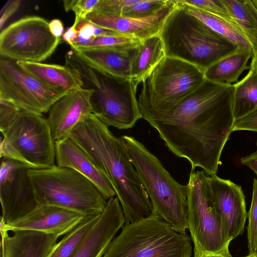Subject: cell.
I'll return each mask as SVG.
<instances>
[{"mask_svg":"<svg viewBox=\"0 0 257 257\" xmlns=\"http://www.w3.org/2000/svg\"><path fill=\"white\" fill-rule=\"evenodd\" d=\"M140 41L139 40L128 36H99L91 38L90 41L84 46L75 49L109 47L126 44L135 43Z\"/></svg>","mask_w":257,"mask_h":257,"instance_id":"1f68e13d","label":"cell"},{"mask_svg":"<svg viewBox=\"0 0 257 257\" xmlns=\"http://www.w3.org/2000/svg\"><path fill=\"white\" fill-rule=\"evenodd\" d=\"M1 133V158L14 160L30 169L55 165V142L42 114L21 109Z\"/></svg>","mask_w":257,"mask_h":257,"instance_id":"30bf717a","label":"cell"},{"mask_svg":"<svg viewBox=\"0 0 257 257\" xmlns=\"http://www.w3.org/2000/svg\"><path fill=\"white\" fill-rule=\"evenodd\" d=\"M68 92L43 84L23 70L16 61L0 60V98L21 110L46 113Z\"/></svg>","mask_w":257,"mask_h":257,"instance_id":"7c38bea8","label":"cell"},{"mask_svg":"<svg viewBox=\"0 0 257 257\" xmlns=\"http://www.w3.org/2000/svg\"><path fill=\"white\" fill-rule=\"evenodd\" d=\"M93 91L84 88L71 91L51 106L47 119L55 142L69 137L81 120L92 113L90 99Z\"/></svg>","mask_w":257,"mask_h":257,"instance_id":"2e32d148","label":"cell"},{"mask_svg":"<svg viewBox=\"0 0 257 257\" xmlns=\"http://www.w3.org/2000/svg\"><path fill=\"white\" fill-rule=\"evenodd\" d=\"M250 1L252 4L253 5V7L257 11V0H250Z\"/></svg>","mask_w":257,"mask_h":257,"instance_id":"7bdbcfd3","label":"cell"},{"mask_svg":"<svg viewBox=\"0 0 257 257\" xmlns=\"http://www.w3.org/2000/svg\"><path fill=\"white\" fill-rule=\"evenodd\" d=\"M208 183L215 208L232 240L243 232L247 217L241 187L216 175H208Z\"/></svg>","mask_w":257,"mask_h":257,"instance_id":"5bb4252c","label":"cell"},{"mask_svg":"<svg viewBox=\"0 0 257 257\" xmlns=\"http://www.w3.org/2000/svg\"><path fill=\"white\" fill-rule=\"evenodd\" d=\"M191 239L152 213L125 224L102 257H191Z\"/></svg>","mask_w":257,"mask_h":257,"instance_id":"52a82bcc","label":"cell"},{"mask_svg":"<svg viewBox=\"0 0 257 257\" xmlns=\"http://www.w3.org/2000/svg\"><path fill=\"white\" fill-rule=\"evenodd\" d=\"M120 139L136 170L153 206V213L174 230L188 229L187 185L178 182L159 159L134 137Z\"/></svg>","mask_w":257,"mask_h":257,"instance_id":"277c9868","label":"cell"},{"mask_svg":"<svg viewBox=\"0 0 257 257\" xmlns=\"http://www.w3.org/2000/svg\"><path fill=\"white\" fill-rule=\"evenodd\" d=\"M181 1L189 13L233 43L239 49L253 52L251 45L233 20L216 16Z\"/></svg>","mask_w":257,"mask_h":257,"instance_id":"d4e9b609","label":"cell"},{"mask_svg":"<svg viewBox=\"0 0 257 257\" xmlns=\"http://www.w3.org/2000/svg\"><path fill=\"white\" fill-rule=\"evenodd\" d=\"M256 146H257V141H256ZM256 151H257V150H256Z\"/></svg>","mask_w":257,"mask_h":257,"instance_id":"f6af8a7d","label":"cell"},{"mask_svg":"<svg viewBox=\"0 0 257 257\" xmlns=\"http://www.w3.org/2000/svg\"><path fill=\"white\" fill-rule=\"evenodd\" d=\"M51 33L57 38H61L64 32V26L61 20L53 19L49 24Z\"/></svg>","mask_w":257,"mask_h":257,"instance_id":"74e56055","label":"cell"},{"mask_svg":"<svg viewBox=\"0 0 257 257\" xmlns=\"http://www.w3.org/2000/svg\"><path fill=\"white\" fill-rule=\"evenodd\" d=\"M247 227V242L249 253L257 252V179H254L252 196Z\"/></svg>","mask_w":257,"mask_h":257,"instance_id":"f546056e","label":"cell"},{"mask_svg":"<svg viewBox=\"0 0 257 257\" xmlns=\"http://www.w3.org/2000/svg\"><path fill=\"white\" fill-rule=\"evenodd\" d=\"M250 66L254 67L257 70V55L252 57Z\"/></svg>","mask_w":257,"mask_h":257,"instance_id":"b9f144b4","label":"cell"},{"mask_svg":"<svg viewBox=\"0 0 257 257\" xmlns=\"http://www.w3.org/2000/svg\"><path fill=\"white\" fill-rule=\"evenodd\" d=\"M29 175L39 205L64 208L87 216L104 210L106 200L97 188L76 171L56 165L30 169Z\"/></svg>","mask_w":257,"mask_h":257,"instance_id":"8992f818","label":"cell"},{"mask_svg":"<svg viewBox=\"0 0 257 257\" xmlns=\"http://www.w3.org/2000/svg\"><path fill=\"white\" fill-rule=\"evenodd\" d=\"M87 217L82 214L53 205H39L31 213L11 224L1 222L5 231L29 230L59 236L72 230Z\"/></svg>","mask_w":257,"mask_h":257,"instance_id":"ac0fdd59","label":"cell"},{"mask_svg":"<svg viewBox=\"0 0 257 257\" xmlns=\"http://www.w3.org/2000/svg\"><path fill=\"white\" fill-rule=\"evenodd\" d=\"M59 167L73 169L90 181L107 200L116 195L110 181L90 156L69 137L55 142Z\"/></svg>","mask_w":257,"mask_h":257,"instance_id":"d6986e66","label":"cell"},{"mask_svg":"<svg viewBox=\"0 0 257 257\" xmlns=\"http://www.w3.org/2000/svg\"><path fill=\"white\" fill-rule=\"evenodd\" d=\"M233 22L252 48L253 56L257 55V31L252 18L242 1L221 0Z\"/></svg>","mask_w":257,"mask_h":257,"instance_id":"83f0119b","label":"cell"},{"mask_svg":"<svg viewBox=\"0 0 257 257\" xmlns=\"http://www.w3.org/2000/svg\"><path fill=\"white\" fill-rule=\"evenodd\" d=\"M78 36L84 40L99 36H128L117 32L102 28L85 20L80 22L77 26ZM130 37V36H128Z\"/></svg>","mask_w":257,"mask_h":257,"instance_id":"836d02e7","label":"cell"},{"mask_svg":"<svg viewBox=\"0 0 257 257\" xmlns=\"http://www.w3.org/2000/svg\"><path fill=\"white\" fill-rule=\"evenodd\" d=\"M204 71L176 58L165 56L143 82L138 103L141 113L167 111L205 81Z\"/></svg>","mask_w":257,"mask_h":257,"instance_id":"9c48e42d","label":"cell"},{"mask_svg":"<svg viewBox=\"0 0 257 257\" xmlns=\"http://www.w3.org/2000/svg\"><path fill=\"white\" fill-rule=\"evenodd\" d=\"M100 214L86 217L79 224L56 243L48 257H71L94 225Z\"/></svg>","mask_w":257,"mask_h":257,"instance_id":"4316f807","label":"cell"},{"mask_svg":"<svg viewBox=\"0 0 257 257\" xmlns=\"http://www.w3.org/2000/svg\"><path fill=\"white\" fill-rule=\"evenodd\" d=\"M65 65L79 72L83 88L93 90L90 99L92 113L106 126L129 129L142 118L136 97L138 84L134 79L94 69L72 50L65 55Z\"/></svg>","mask_w":257,"mask_h":257,"instance_id":"5b68a950","label":"cell"},{"mask_svg":"<svg viewBox=\"0 0 257 257\" xmlns=\"http://www.w3.org/2000/svg\"><path fill=\"white\" fill-rule=\"evenodd\" d=\"M183 2L212 15L232 20L221 0H182Z\"/></svg>","mask_w":257,"mask_h":257,"instance_id":"d6a6232c","label":"cell"},{"mask_svg":"<svg viewBox=\"0 0 257 257\" xmlns=\"http://www.w3.org/2000/svg\"><path fill=\"white\" fill-rule=\"evenodd\" d=\"M30 169L10 158H1V222H16L39 206L29 175Z\"/></svg>","mask_w":257,"mask_h":257,"instance_id":"4fadbf2b","label":"cell"},{"mask_svg":"<svg viewBox=\"0 0 257 257\" xmlns=\"http://www.w3.org/2000/svg\"><path fill=\"white\" fill-rule=\"evenodd\" d=\"M242 2L246 9L250 14L257 31V11L253 7L250 0H243Z\"/></svg>","mask_w":257,"mask_h":257,"instance_id":"60d3db41","label":"cell"},{"mask_svg":"<svg viewBox=\"0 0 257 257\" xmlns=\"http://www.w3.org/2000/svg\"><path fill=\"white\" fill-rule=\"evenodd\" d=\"M16 63L27 73L49 87L66 92L83 88L79 72L65 65L24 61H18Z\"/></svg>","mask_w":257,"mask_h":257,"instance_id":"7402d4cb","label":"cell"},{"mask_svg":"<svg viewBox=\"0 0 257 257\" xmlns=\"http://www.w3.org/2000/svg\"><path fill=\"white\" fill-rule=\"evenodd\" d=\"M245 130L257 133V108L234 121L233 131Z\"/></svg>","mask_w":257,"mask_h":257,"instance_id":"d590c367","label":"cell"},{"mask_svg":"<svg viewBox=\"0 0 257 257\" xmlns=\"http://www.w3.org/2000/svg\"><path fill=\"white\" fill-rule=\"evenodd\" d=\"M139 0H99L94 11L104 14L120 16L122 9L126 6L133 5Z\"/></svg>","mask_w":257,"mask_h":257,"instance_id":"e575fe53","label":"cell"},{"mask_svg":"<svg viewBox=\"0 0 257 257\" xmlns=\"http://www.w3.org/2000/svg\"><path fill=\"white\" fill-rule=\"evenodd\" d=\"M233 85L232 113L235 120L257 108V70L250 66L246 75Z\"/></svg>","mask_w":257,"mask_h":257,"instance_id":"484cf974","label":"cell"},{"mask_svg":"<svg viewBox=\"0 0 257 257\" xmlns=\"http://www.w3.org/2000/svg\"><path fill=\"white\" fill-rule=\"evenodd\" d=\"M234 85L205 79L170 110L141 113L172 153L187 159L191 170L216 175L224 145L233 132Z\"/></svg>","mask_w":257,"mask_h":257,"instance_id":"6da1fadb","label":"cell"},{"mask_svg":"<svg viewBox=\"0 0 257 257\" xmlns=\"http://www.w3.org/2000/svg\"><path fill=\"white\" fill-rule=\"evenodd\" d=\"M243 257H257V252L249 253L248 255Z\"/></svg>","mask_w":257,"mask_h":257,"instance_id":"ee69618b","label":"cell"},{"mask_svg":"<svg viewBox=\"0 0 257 257\" xmlns=\"http://www.w3.org/2000/svg\"><path fill=\"white\" fill-rule=\"evenodd\" d=\"M21 2L20 0L9 1L8 4H6L3 8L1 12L0 29L1 31L7 20L17 11L21 5Z\"/></svg>","mask_w":257,"mask_h":257,"instance_id":"8d00e7d4","label":"cell"},{"mask_svg":"<svg viewBox=\"0 0 257 257\" xmlns=\"http://www.w3.org/2000/svg\"><path fill=\"white\" fill-rule=\"evenodd\" d=\"M166 56L159 35L140 41L132 58L131 78L139 85Z\"/></svg>","mask_w":257,"mask_h":257,"instance_id":"603a6c76","label":"cell"},{"mask_svg":"<svg viewBox=\"0 0 257 257\" xmlns=\"http://www.w3.org/2000/svg\"><path fill=\"white\" fill-rule=\"evenodd\" d=\"M253 56V52L239 49L219 60L204 71L206 79L223 85L237 81L241 74L248 68L247 64Z\"/></svg>","mask_w":257,"mask_h":257,"instance_id":"cb8c5ba5","label":"cell"},{"mask_svg":"<svg viewBox=\"0 0 257 257\" xmlns=\"http://www.w3.org/2000/svg\"><path fill=\"white\" fill-rule=\"evenodd\" d=\"M139 42L109 47L72 50L94 69L112 75L132 79L131 63Z\"/></svg>","mask_w":257,"mask_h":257,"instance_id":"ffe728a7","label":"cell"},{"mask_svg":"<svg viewBox=\"0 0 257 257\" xmlns=\"http://www.w3.org/2000/svg\"><path fill=\"white\" fill-rule=\"evenodd\" d=\"M168 0H139L133 5L125 6L122 10L121 17L129 18H144L156 13Z\"/></svg>","mask_w":257,"mask_h":257,"instance_id":"f1b7e54d","label":"cell"},{"mask_svg":"<svg viewBox=\"0 0 257 257\" xmlns=\"http://www.w3.org/2000/svg\"><path fill=\"white\" fill-rule=\"evenodd\" d=\"M48 23L38 16L23 18L2 30L0 54L16 61L39 62L55 51L61 41L51 33Z\"/></svg>","mask_w":257,"mask_h":257,"instance_id":"8fae6325","label":"cell"},{"mask_svg":"<svg viewBox=\"0 0 257 257\" xmlns=\"http://www.w3.org/2000/svg\"><path fill=\"white\" fill-rule=\"evenodd\" d=\"M159 35L166 56L184 60L204 71L239 50L189 13L181 0L165 20Z\"/></svg>","mask_w":257,"mask_h":257,"instance_id":"3957f363","label":"cell"},{"mask_svg":"<svg viewBox=\"0 0 257 257\" xmlns=\"http://www.w3.org/2000/svg\"><path fill=\"white\" fill-rule=\"evenodd\" d=\"M241 162L250 168L257 175V151L243 157L241 159Z\"/></svg>","mask_w":257,"mask_h":257,"instance_id":"f35d334b","label":"cell"},{"mask_svg":"<svg viewBox=\"0 0 257 257\" xmlns=\"http://www.w3.org/2000/svg\"><path fill=\"white\" fill-rule=\"evenodd\" d=\"M177 0H168L156 13L144 18H129L102 14H89L85 21L140 41L159 35L165 20L175 7Z\"/></svg>","mask_w":257,"mask_h":257,"instance_id":"9a60e30c","label":"cell"},{"mask_svg":"<svg viewBox=\"0 0 257 257\" xmlns=\"http://www.w3.org/2000/svg\"><path fill=\"white\" fill-rule=\"evenodd\" d=\"M69 137L85 151L107 177L122 208L125 224L153 212V206L119 138L93 113L73 128Z\"/></svg>","mask_w":257,"mask_h":257,"instance_id":"7a4b0ae2","label":"cell"},{"mask_svg":"<svg viewBox=\"0 0 257 257\" xmlns=\"http://www.w3.org/2000/svg\"><path fill=\"white\" fill-rule=\"evenodd\" d=\"M78 32L76 27L73 25L68 28L62 36L63 40L69 45L77 38Z\"/></svg>","mask_w":257,"mask_h":257,"instance_id":"ab89813d","label":"cell"},{"mask_svg":"<svg viewBox=\"0 0 257 257\" xmlns=\"http://www.w3.org/2000/svg\"><path fill=\"white\" fill-rule=\"evenodd\" d=\"M1 231V257H48L59 236L29 230L14 231L10 236Z\"/></svg>","mask_w":257,"mask_h":257,"instance_id":"44dd1931","label":"cell"},{"mask_svg":"<svg viewBox=\"0 0 257 257\" xmlns=\"http://www.w3.org/2000/svg\"><path fill=\"white\" fill-rule=\"evenodd\" d=\"M99 0H71L63 1L65 11H73L75 13V20L73 26L77 28L79 23L85 20L87 15L94 11Z\"/></svg>","mask_w":257,"mask_h":257,"instance_id":"4dcf8cb0","label":"cell"},{"mask_svg":"<svg viewBox=\"0 0 257 257\" xmlns=\"http://www.w3.org/2000/svg\"><path fill=\"white\" fill-rule=\"evenodd\" d=\"M204 171L191 170L188 186V227L194 243V257H232L231 240L218 214Z\"/></svg>","mask_w":257,"mask_h":257,"instance_id":"ba28073f","label":"cell"},{"mask_svg":"<svg viewBox=\"0 0 257 257\" xmlns=\"http://www.w3.org/2000/svg\"><path fill=\"white\" fill-rule=\"evenodd\" d=\"M124 223L118 198H110L97 221L71 257H102Z\"/></svg>","mask_w":257,"mask_h":257,"instance_id":"e0dca14e","label":"cell"}]
</instances>
